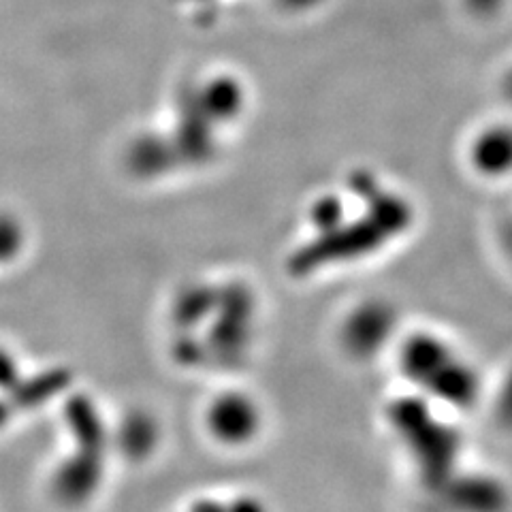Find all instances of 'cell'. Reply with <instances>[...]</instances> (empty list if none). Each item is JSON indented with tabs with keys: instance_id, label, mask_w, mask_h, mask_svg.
<instances>
[{
	"instance_id": "11",
	"label": "cell",
	"mask_w": 512,
	"mask_h": 512,
	"mask_svg": "<svg viewBox=\"0 0 512 512\" xmlns=\"http://www.w3.org/2000/svg\"><path fill=\"white\" fill-rule=\"evenodd\" d=\"M192 512H227V508L218 506L216 502H199L195 508H192Z\"/></svg>"
},
{
	"instance_id": "5",
	"label": "cell",
	"mask_w": 512,
	"mask_h": 512,
	"mask_svg": "<svg viewBox=\"0 0 512 512\" xmlns=\"http://www.w3.org/2000/svg\"><path fill=\"white\" fill-rule=\"evenodd\" d=\"M158 440V427L152 421V416L137 412L128 416L122 425V448L128 457L141 459L154 451Z\"/></svg>"
},
{
	"instance_id": "1",
	"label": "cell",
	"mask_w": 512,
	"mask_h": 512,
	"mask_svg": "<svg viewBox=\"0 0 512 512\" xmlns=\"http://www.w3.org/2000/svg\"><path fill=\"white\" fill-rule=\"evenodd\" d=\"M252 301L244 291H229L220 303V316L210 333V346L220 363H239L250 344Z\"/></svg>"
},
{
	"instance_id": "3",
	"label": "cell",
	"mask_w": 512,
	"mask_h": 512,
	"mask_svg": "<svg viewBox=\"0 0 512 512\" xmlns=\"http://www.w3.org/2000/svg\"><path fill=\"white\" fill-rule=\"evenodd\" d=\"M103 453L77 448V453L62 463L54 474L56 498L69 506L88 502L103 478Z\"/></svg>"
},
{
	"instance_id": "4",
	"label": "cell",
	"mask_w": 512,
	"mask_h": 512,
	"mask_svg": "<svg viewBox=\"0 0 512 512\" xmlns=\"http://www.w3.org/2000/svg\"><path fill=\"white\" fill-rule=\"evenodd\" d=\"M64 416H67V423L77 442V448H86V451H94V453L105 451L107 446L105 425L88 397L71 399V404L67 406Z\"/></svg>"
},
{
	"instance_id": "2",
	"label": "cell",
	"mask_w": 512,
	"mask_h": 512,
	"mask_svg": "<svg viewBox=\"0 0 512 512\" xmlns=\"http://www.w3.org/2000/svg\"><path fill=\"white\" fill-rule=\"evenodd\" d=\"M207 427L212 436L229 446L250 442L261 427V412L244 393H224L207 410Z\"/></svg>"
},
{
	"instance_id": "8",
	"label": "cell",
	"mask_w": 512,
	"mask_h": 512,
	"mask_svg": "<svg viewBox=\"0 0 512 512\" xmlns=\"http://www.w3.org/2000/svg\"><path fill=\"white\" fill-rule=\"evenodd\" d=\"M20 382V370L9 352L0 348V391H13Z\"/></svg>"
},
{
	"instance_id": "6",
	"label": "cell",
	"mask_w": 512,
	"mask_h": 512,
	"mask_svg": "<svg viewBox=\"0 0 512 512\" xmlns=\"http://www.w3.org/2000/svg\"><path fill=\"white\" fill-rule=\"evenodd\" d=\"M69 382L71 378L67 374L56 370V372L41 374L39 378L18 382V387H15L11 393L15 395V404L20 408H32L47 402V399L58 395L62 389H67Z\"/></svg>"
},
{
	"instance_id": "10",
	"label": "cell",
	"mask_w": 512,
	"mask_h": 512,
	"mask_svg": "<svg viewBox=\"0 0 512 512\" xmlns=\"http://www.w3.org/2000/svg\"><path fill=\"white\" fill-rule=\"evenodd\" d=\"M227 512H265V508L256 502V500H250V498H244V500H237L233 502Z\"/></svg>"
},
{
	"instance_id": "9",
	"label": "cell",
	"mask_w": 512,
	"mask_h": 512,
	"mask_svg": "<svg viewBox=\"0 0 512 512\" xmlns=\"http://www.w3.org/2000/svg\"><path fill=\"white\" fill-rule=\"evenodd\" d=\"M173 352H175V359L182 361L188 367L199 365L201 357H203V348L197 346L190 338H180L178 344H175Z\"/></svg>"
},
{
	"instance_id": "12",
	"label": "cell",
	"mask_w": 512,
	"mask_h": 512,
	"mask_svg": "<svg viewBox=\"0 0 512 512\" xmlns=\"http://www.w3.org/2000/svg\"><path fill=\"white\" fill-rule=\"evenodd\" d=\"M9 414H11L9 406L0 402V429H3V425L9 421Z\"/></svg>"
},
{
	"instance_id": "7",
	"label": "cell",
	"mask_w": 512,
	"mask_h": 512,
	"mask_svg": "<svg viewBox=\"0 0 512 512\" xmlns=\"http://www.w3.org/2000/svg\"><path fill=\"white\" fill-rule=\"evenodd\" d=\"M214 306H216L214 297L207 291H203V288L190 291L178 301V306H175V323H178V327L182 329L195 327L199 320L210 316Z\"/></svg>"
}]
</instances>
